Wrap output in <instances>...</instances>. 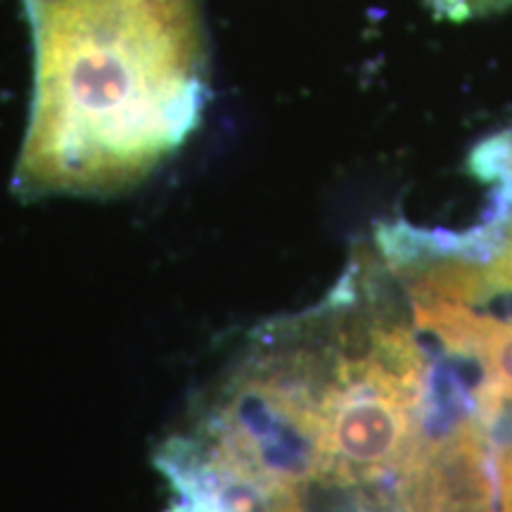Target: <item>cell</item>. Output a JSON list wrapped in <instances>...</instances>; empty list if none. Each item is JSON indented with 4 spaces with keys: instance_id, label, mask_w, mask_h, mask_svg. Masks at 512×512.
Returning <instances> with one entry per match:
<instances>
[{
    "instance_id": "7a4b0ae2",
    "label": "cell",
    "mask_w": 512,
    "mask_h": 512,
    "mask_svg": "<svg viewBox=\"0 0 512 512\" xmlns=\"http://www.w3.org/2000/svg\"><path fill=\"white\" fill-rule=\"evenodd\" d=\"M430 3L441 12V15L465 19L508 8L512 0H430Z\"/></svg>"
},
{
    "instance_id": "3957f363",
    "label": "cell",
    "mask_w": 512,
    "mask_h": 512,
    "mask_svg": "<svg viewBox=\"0 0 512 512\" xmlns=\"http://www.w3.org/2000/svg\"><path fill=\"white\" fill-rule=\"evenodd\" d=\"M503 366H505V373H508L512 377V344L508 349H505L503 354Z\"/></svg>"
},
{
    "instance_id": "6da1fadb",
    "label": "cell",
    "mask_w": 512,
    "mask_h": 512,
    "mask_svg": "<svg viewBox=\"0 0 512 512\" xmlns=\"http://www.w3.org/2000/svg\"><path fill=\"white\" fill-rule=\"evenodd\" d=\"M34 93L12 188L24 200L138 188L200 126L202 0H22Z\"/></svg>"
}]
</instances>
